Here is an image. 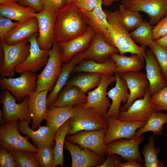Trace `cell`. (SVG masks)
Returning a JSON list of instances; mask_svg holds the SVG:
<instances>
[{"label": "cell", "instance_id": "obj_19", "mask_svg": "<svg viewBox=\"0 0 167 167\" xmlns=\"http://www.w3.org/2000/svg\"><path fill=\"white\" fill-rule=\"evenodd\" d=\"M118 49L102 36L96 33L88 47L80 52L83 59L102 63L113 54L118 53Z\"/></svg>", "mask_w": 167, "mask_h": 167}, {"label": "cell", "instance_id": "obj_39", "mask_svg": "<svg viewBox=\"0 0 167 167\" xmlns=\"http://www.w3.org/2000/svg\"><path fill=\"white\" fill-rule=\"evenodd\" d=\"M10 152L17 167L40 166L36 156V152L24 150H14Z\"/></svg>", "mask_w": 167, "mask_h": 167}, {"label": "cell", "instance_id": "obj_38", "mask_svg": "<svg viewBox=\"0 0 167 167\" xmlns=\"http://www.w3.org/2000/svg\"><path fill=\"white\" fill-rule=\"evenodd\" d=\"M153 27L147 20L143 21L136 29L130 32L134 41L141 46L150 47L154 41L152 39Z\"/></svg>", "mask_w": 167, "mask_h": 167}, {"label": "cell", "instance_id": "obj_48", "mask_svg": "<svg viewBox=\"0 0 167 167\" xmlns=\"http://www.w3.org/2000/svg\"><path fill=\"white\" fill-rule=\"evenodd\" d=\"M44 0H19L18 3L21 5L29 6L35 10L37 12L44 10Z\"/></svg>", "mask_w": 167, "mask_h": 167}, {"label": "cell", "instance_id": "obj_41", "mask_svg": "<svg viewBox=\"0 0 167 167\" xmlns=\"http://www.w3.org/2000/svg\"><path fill=\"white\" fill-rule=\"evenodd\" d=\"M50 145L39 148L35 152L37 162L41 167H53L54 162V149Z\"/></svg>", "mask_w": 167, "mask_h": 167}, {"label": "cell", "instance_id": "obj_11", "mask_svg": "<svg viewBox=\"0 0 167 167\" xmlns=\"http://www.w3.org/2000/svg\"><path fill=\"white\" fill-rule=\"evenodd\" d=\"M108 127L105 136L106 145L121 139H130L134 138L136 131L145 123V121L125 122L114 117L105 118Z\"/></svg>", "mask_w": 167, "mask_h": 167}, {"label": "cell", "instance_id": "obj_37", "mask_svg": "<svg viewBox=\"0 0 167 167\" xmlns=\"http://www.w3.org/2000/svg\"><path fill=\"white\" fill-rule=\"evenodd\" d=\"M118 11L122 25L129 32L136 29L143 21L139 12L128 9L122 4L119 6Z\"/></svg>", "mask_w": 167, "mask_h": 167}, {"label": "cell", "instance_id": "obj_5", "mask_svg": "<svg viewBox=\"0 0 167 167\" xmlns=\"http://www.w3.org/2000/svg\"><path fill=\"white\" fill-rule=\"evenodd\" d=\"M74 113L69 119L71 128L68 135H72L83 130L92 131L107 128L105 118L84 104L73 106Z\"/></svg>", "mask_w": 167, "mask_h": 167}, {"label": "cell", "instance_id": "obj_26", "mask_svg": "<svg viewBox=\"0 0 167 167\" xmlns=\"http://www.w3.org/2000/svg\"><path fill=\"white\" fill-rule=\"evenodd\" d=\"M38 30V21L34 17L26 22L19 23L2 41L7 45H14L37 33Z\"/></svg>", "mask_w": 167, "mask_h": 167}, {"label": "cell", "instance_id": "obj_22", "mask_svg": "<svg viewBox=\"0 0 167 167\" xmlns=\"http://www.w3.org/2000/svg\"><path fill=\"white\" fill-rule=\"evenodd\" d=\"M48 90L32 93L29 96L28 109L32 124L31 128L35 130L45 119L48 108L47 103Z\"/></svg>", "mask_w": 167, "mask_h": 167}, {"label": "cell", "instance_id": "obj_4", "mask_svg": "<svg viewBox=\"0 0 167 167\" xmlns=\"http://www.w3.org/2000/svg\"><path fill=\"white\" fill-rule=\"evenodd\" d=\"M62 55L58 43L56 40L49 50L46 66L37 76V92L48 90L51 92L61 72L63 64Z\"/></svg>", "mask_w": 167, "mask_h": 167}, {"label": "cell", "instance_id": "obj_36", "mask_svg": "<svg viewBox=\"0 0 167 167\" xmlns=\"http://www.w3.org/2000/svg\"><path fill=\"white\" fill-rule=\"evenodd\" d=\"M155 135L148 137V142L143 146L142 151L144 158L143 167H164L163 161L159 160L158 155L160 149L154 145Z\"/></svg>", "mask_w": 167, "mask_h": 167}, {"label": "cell", "instance_id": "obj_12", "mask_svg": "<svg viewBox=\"0 0 167 167\" xmlns=\"http://www.w3.org/2000/svg\"><path fill=\"white\" fill-rule=\"evenodd\" d=\"M149 87L143 98L136 100L126 110L120 111L118 118L125 122L146 121L152 113L160 111L152 102Z\"/></svg>", "mask_w": 167, "mask_h": 167}, {"label": "cell", "instance_id": "obj_32", "mask_svg": "<svg viewBox=\"0 0 167 167\" xmlns=\"http://www.w3.org/2000/svg\"><path fill=\"white\" fill-rule=\"evenodd\" d=\"M110 57L116 65L115 73L119 74L128 72L140 71L144 66V59L136 54H132L131 56H127L115 53Z\"/></svg>", "mask_w": 167, "mask_h": 167}, {"label": "cell", "instance_id": "obj_1", "mask_svg": "<svg viewBox=\"0 0 167 167\" xmlns=\"http://www.w3.org/2000/svg\"><path fill=\"white\" fill-rule=\"evenodd\" d=\"M88 26L83 12L74 3L68 2L57 13L56 40L58 43L70 40L85 33Z\"/></svg>", "mask_w": 167, "mask_h": 167}, {"label": "cell", "instance_id": "obj_55", "mask_svg": "<svg viewBox=\"0 0 167 167\" xmlns=\"http://www.w3.org/2000/svg\"><path fill=\"white\" fill-rule=\"evenodd\" d=\"M71 0H67V3L69 2H71Z\"/></svg>", "mask_w": 167, "mask_h": 167}, {"label": "cell", "instance_id": "obj_27", "mask_svg": "<svg viewBox=\"0 0 167 167\" xmlns=\"http://www.w3.org/2000/svg\"><path fill=\"white\" fill-rule=\"evenodd\" d=\"M36 11L29 6L21 5L17 2L0 4V16L19 23L34 17Z\"/></svg>", "mask_w": 167, "mask_h": 167}, {"label": "cell", "instance_id": "obj_50", "mask_svg": "<svg viewBox=\"0 0 167 167\" xmlns=\"http://www.w3.org/2000/svg\"><path fill=\"white\" fill-rule=\"evenodd\" d=\"M143 166L142 163L133 160H129L124 163H121L118 167H141Z\"/></svg>", "mask_w": 167, "mask_h": 167}, {"label": "cell", "instance_id": "obj_3", "mask_svg": "<svg viewBox=\"0 0 167 167\" xmlns=\"http://www.w3.org/2000/svg\"><path fill=\"white\" fill-rule=\"evenodd\" d=\"M0 42L3 53L0 63V75L2 77H12L16 66L24 61L28 56L30 43L28 38L11 45H7L3 41Z\"/></svg>", "mask_w": 167, "mask_h": 167}, {"label": "cell", "instance_id": "obj_13", "mask_svg": "<svg viewBox=\"0 0 167 167\" xmlns=\"http://www.w3.org/2000/svg\"><path fill=\"white\" fill-rule=\"evenodd\" d=\"M107 128L92 131L83 130L67 137L70 142L79 145L81 147L88 148L98 155L105 156L106 145L104 138Z\"/></svg>", "mask_w": 167, "mask_h": 167}, {"label": "cell", "instance_id": "obj_52", "mask_svg": "<svg viewBox=\"0 0 167 167\" xmlns=\"http://www.w3.org/2000/svg\"><path fill=\"white\" fill-rule=\"evenodd\" d=\"M118 0H102V3L105 6L111 5L114 2L117 1Z\"/></svg>", "mask_w": 167, "mask_h": 167}, {"label": "cell", "instance_id": "obj_9", "mask_svg": "<svg viewBox=\"0 0 167 167\" xmlns=\"http://www.w3.org/2000/svg\"><path fill=\"white\" fill-rule=\"evenodd\" d=\"M2 105V113L5 123L19 120H26L30 122L31 120L28 109L29 96L20 103L17 104L16 99L7 90H4L0 96Z\"/></svg>", "mask_w": 167, "mask_h": 167}, {"label": "cell", "instance_id": "obj_30", "mask_svg": "<svg viewBox=\"0 0 167 167\" xmlns=\"http://www.w3.org/2000/svg\"><path fill=\"white\" fill-rule=\"evenodd\" d=\"M65 86L50 107L74 106L86 102L87 96L79 88L75 86Z\"/></svg>", "mask_w": 167, "mask_h": 167}, {"label": "cell", "instance_id": "obj_49", "mask_svg": "<svg viewBox=\"0 0 167 167\" xmlns=\"http://www.w3.org/2000/svg\"><path fill=\"white\" fill-rule=\"evenodd\" d=\"M122 158L118 155L112 154L107 156L103 162L98 167H118Z\"/></svg>", "mask_w": 167, "mask_h": 167}, {"label": "cell", "instance_id": "obj_6", "mask_svg": "<svg viewBox=\"0 0 167 167\" xmlns=\"http://www.w3.org/2000/svg\"><path fill=\"white\" fill-rule=\"evenodd\" d=\"M19 120L5 123L0 127V147L10 151L24 150L37 152L39 148L28 141L30 138L22 136L18 129Z\"/></svg>", "mask_w": 167, "mask_h": 167}, {"label": "cell", "instance_id": "obj_14", "mask_svg": "<svg viewBox=\"0 0 167 167\" xmlns=\"http://www.w3.org/2000/svg\"><path fill=\"white\" fill-rule=\"evenodd\" d=\"M122 3L128 9L146 13L152 25H156L167 12V0H122Z\"/></svg>", "mask_w": 167, "mask_h": 167}, {"label": "cell", "instance_id": "obj_20", "mask_svg": "<svg viewBox=\"0 0 167 167\" xmlns=\"http://www.w3.org/2000/svg\"><path fill=\"white\" fill-rule=\"evenodd\" d=\"M146 62V75L151 96L167 85V82L153 53L150 49L146 50L144 57Z\"/></svg>", "mask_w": 167, "mask_h": 167}, {"label": "cell", "instance_id": "obj_8", "mask_svg": "<svg viewBox=\"0 0 167 167\" xmlns=\"http://www.w3.org/2000/svg\"><path fill=\"white\" fill-rule=\"evenodd\" d=\"M115 75H103L99 85L93 90L88 92L87 101L84 106L104 117L111 104L107 96L109 85L116 81Z\"/></svg>", "mask_w": 167, "mask_h": 167}, {"label": "cell", "instance_id": "obj_44", "mask_svg": "<svg viewBox=\"0 0 167 167\" xmlns=\"http://www.w3.org/2000/svg\"><path fill=\"white\" fill-rule=\"evenodd\" d=\"M19 23L13 22L5 17L0 16V40H2L5 36Z\"/></svg>", "mask_w": 167, "mask_h": 167}, {"label": "cell", "instance_id": "obj_29", "mask_svg": "<svg viewBox=\"0 0 167 167\" xmlns=\"http://www.w3.org/2000/svg\"><path fill=\"white\" fill-rule=\"evenodd\" d=\"M83 59L80 53L76 54L70 61L63 64L60 74L55 84L47 98L48 108L56 99L60 92L65 86L75 68Z\"/></svg>", "mask_w": 167, "mask_h": 167}, {"label": "cell", "instance_id": "obj_25", "mask_svg": "<svg viewBox=\"0 0 167 167\" xmlns=\"http://www.w3.org/2000/svg\"><path fill=\"white\" fill-rule=\"evenodd\" d=\"M102 1L100 2L92 11L83 13L88 25L94 29L96 34L104 38L112 45L108 31L109 24L105 11L102 10Z\"/></svg>", "mask_w": 167, "mask_h": 167}, {"label": "cell", "instance_id": "obj_47", "mask_svg": "<svg viewBox=\"0 0 167 167\" xmlns=\"http://www.w3.org/2000/svg\"><path fill=\"white\" fill-rule=\"evenodd\" d=\"M101 1L102 0H72L71 2L74 3L84 12L92 11Z\"/></svg>", "mask_w": 167, "mask_h": 167}, {"label": "cell", "instance_id": "obj_16", "mask_svg": "<svg viewBox=\"0 0 167 167\" xmlns=\"http://www.w3.org/2000/svg\"><path fill=\"white\" fill-rule=\"evenodd\" d=\"M57 14V13L43 10L35 15L38 24L37 41L42 49L49 50L56 41L54 26Z\"/></svg>", "mask_w": 167, "mask_h": 167}, {"label": "cell", "instance_id": "obj_17", "mask_svg": "<svg viewBox=\"0 0 167 167\" xmlns=\"http://www.w3.org/2000/svg\"><path fill=\"white\" fill-rule=\"evenodd\" d=\"M125 81L129 91V98L120 111L126 110L137 98L141 99L145 96L149 87V83L146 74L139 71L128 72L119 74Z\"/></svg>", "mask_w": 167, "mask_h": 167}, {"label": "cell", "instance_id": "obj_45", "mask_svg": "<svg viewBox=\"0 0 167 167\" xmlns=\"http://www.w3.org/2000/svg\"><path fill=\"white\" fill-rule=\"evenodd\" d=\"M0 167H17L10 152L2 147L0 149Z\"/></svg>", "mask_w": 167, "mask_h": 167}, {"label": "cell", "instance_id": "obj_21", "mask_svg": "<svg viewBox=\"0 0 167 167\" xmlns=\"http://www.w3.org/2000/svg\"><path fill=\"white\" fill-rule=\"evenodd\" d=\"M96 35L94 29L88 26L82 35L69 41L58 43L63 63L70 61L76 54L87 48Z\"/></svg>", "mask_w": 167, "mask_h": 167}, {"label": "cell", "instance_id": "obj_7", "mask_svg": "<svg viewBox=\"0 0 167 167\" xmlns=\"http://www.w3.org/2000/svg\"><path fill=\"white\" fill-rule=\"evenodd\" d=\"M37 76L33 72L28 71L21 73L17 78L1 76L0 88L11 92L18 101L23 100L26 96L36 91Z\"/></svg>", "mask_w": 167, "mask_h": 167}, {"label": "cell", "instance_id": "obj_46", "mask_svg": "<svg viewBox=\"0 0 167 167\" xmlns=\"http://www.w3.org/2000/svg\"><path fill=\"white\" fill-rule=\"evenodd\" d=\"M67 3V0H44V10L57 13Z\"/></svg>", "mask_w": 167, "mask_h": 167}, {"label": "cell", "instance_id": "obj_54", "mask_svg": "<svg viewBox=\"0 0 167 167\" xmlns=\"http://www.w3.org/2000/svg\"><path fill=\"white\" fill-rule=\"evenodd\" d=\"M0 122L2 125H3L5 123V121L3 118L2 111H0Z\"/></svg>", "mask_w": 167, "mask_h": 167}, {"label": "cell", "instance_id": "obj_53", "mask_svg": "<svg viewBox=\"0 0 167 167\" xmlns=\"http://www.w3.org/2000/svg\"><path fill=\"white\" fill-rule=\"evenodd\" d=\"M19 0H0V4L7 3L12 2H18Z\"/></svg>", "mask_w": 167, "mask_h": 167}, {"label": "cell", "instance_id": "obj_40", "mask_svg": "<svg viewBox=\"0 0 167 167\" xmlns=\"http://www.w3.org/2000/svg\"><path fill=\"white\" fill-rule=\"evenodd\" d=\"M153 53L167 82V49L153 41L149 47Z\"/></svg>", "mask_w": 167, "mask_h": 167}, {"label": "cell", "instance_id": "obj_35", "mask_svg": "<svg viewBox=\"0 0 167 167\" xmlns=\"http://www.w3.org/2000/svg\"><path fill=\"white\" fill-rule=\"evenodd\" d=\"M71 128L68 120L56 131L54 138L55 143L54 148V162L53 167L58 165L64 166L63 146L66 136Z\"/></svg>", "mask_w": 167, "mask_h": 167}, {"label": "cell", "instance_id": "obj_43", "mask_svg": "<svg viewBox=\"0 0 167 167\" xmlns=\"http://www.w3.org/2000/svg\"><path fill=\"white\" fill-rule=\"evenodd\" d=\"M167 34V12L152 29V39L154 41Z\"/></svg>", "mask_w": 167, "mask_h": 167}, {"label": "cell", "instance_id": "obj_42", "mask_svg": "<svg viewBox=\"0 0 167 167\" xmlns=\"http://www.w3.org/2000/svg\"><path fill=\"white\" fill-rule=\"evenodd\" d=\"M151 99L160 111L165 110L167 112V85L152 96Z\"/></svg>", "mask_w": 167, "mask_h": 167}, {"label": "cell", "instance_id": "obj_10", "mask_svg": "<svg viewBox=\"0 0 167 167\" xmlns=\"http://www.w3.org/2000/svg\"><path fill=\"white\" fill-rule=\"evenodd\" d=\"M144 140L143 135L130 139H121L106 145L105 155L116 154L125 160H133L141 163H144L139 149V146Z\"/></svg>", "mask_w": 167, "mask_h": 167}, {"label": "cell", "instance_id": "obj_15", "mask_svg": "<svg viewBox=\"0 0 167 167\" xmlns=\"http://www.w3.org/2000/svg\"><path fill=\"white\" fill-rule=\"evenodd\" d=\"M38 35L36 33L28 38L30 45L29 54L24 61L16 66V72L19 74L28 71L34 72L46 65L49 50L40 48L37 41Z\"/></svg>", "mask_w": 167, "mask_h": 167}, {"label": "cell", "instance_id": "obj_24", "mask_svg": "<svg viewBox=\"0 0 167 167\" xmlns=\"http://www.w3.org/2000/svg\"><path fill=\"white\" fill-rule=\"evenodd\" d=\"M29 122L26 120L19 122L18 129L19 132L31 138L39 149L46 145L53 146L56 132L47 126H40L36 131L29 127Z\"/></svg>", "mask_w": 167, "mask_h": 167}, {"label": "cell", "instance_id": "obj_23", "mask_svg": "<svg viewBox=\"0 0 167 167\" xmlns=\"http://www.w3.org/2000/svg\"><path fill=\"white\" fill-rule=\"evenodd\" d=\"M114 74L116 78L115 86L107 93L108 97L112 100V102L104 116L105 118L110 116L118 118L121 103L125 104L130 96L125 81L120 77L119 74Z\"/></svg>", "mask_w": 167, "mask_h": 167}, {"label": "cell", "instance_id": "obj_2", "mask_svg": "<svg viewBox=\"0 0 167 167\" xmlns=\"http://www.w3.org/2000/svg\"><path fill=\"white\" fill-rule=\"evenodd\" d=\"M104 11L109 24L108 31L112 44L118 49L119 54L124 55L129 53L136 54L144 59L146 47L139 46L134 41L130 32L122 25L118 11Z\"/></svg>", "mask_w": 167, "mask_h": 167}, {"label": "cell", "instance_id": "obj_31", "mask_svg": "<svg viewBox=\"0 0 167 167\" xmlns=\"http://www.w3.org/2000/svg\"><path fill=\"white\" fill-rule=\"evenodd\" d=\"M74 113L73 106L50 107L45 118L46 126L56 132Z\"/></svg>", "mask_w": 167, "mask_h": 167}, {"label": "cell", "instance_id": "obj_34", "mask_svg": "<svg viewBox=\"0 0 167 167\" xmlns=\"http://www.w3.org/2000/svg\"><path fill=\"white\" fill-rule=\"evenodd\" d=\"M78 75L68 80L65 86H75L85 93L100 84L102 75L88 72Z\"/></svg>", "mask_w": 167, "mask_h": 167}, {"label": "cell", "instance_id": "obj_51", "mask_svg": "<svg viewBox=\"0 0 167 167\" xmlns=\"http://www.w3.org/2000/svg\"><path fill=\"white\" fill-rule=\"evenodd\" d=\"M154 41L160 46L167 49V34Z\"/></svg>", "mask_w": 167, "mask_h": 167}, {"label": "cell", "instance_id": "obj_18", "mask_svg": "<svg viewBox=\"0 0 167 167\" xmlns=\"http://www.w3.org/2000/svg\"><path fill=\"white\" fill-rule=\"evenodd\" d=\"M65 148L70 152L72 159L71 167H98L105 159L88 148L81 147L67 139L64 142Z\"/></svg>", "mask_w": 167, "mask_h": 167}, {"label": "cell", "instance_id": "obj_28", "mask_svg": "<svg viewBox=\"0 0 167 167\" xmlns=\"http://www.w3.org/2000/svg\"><path fill=\"white\" fill-rule=\"evenodd\" d=\"M117 69L115 62L110 57L102 63L92 60L83 59L75 67L72 73L88 72L113 75V74L116 73Z\"/></svg>", "mask_w": 167, "mask_h": 167}, {"label": "cell", "instance_id": "obj_33", "mask_svg": "<svg viewBox=\"0 0 167 167\" xmlns=\"http://www.w3.org/2000/svg\"><path fill=\"white\" fill-rule=\"evenodd\" d=\"M167 122V113L161 111L152 113L146 121L145 124L136 131L134 138L138 137L147 132H153V135L161 134L163 126Z\"/></svg>", "mask_w": 167, "mask_h": 167}]
</instances>
